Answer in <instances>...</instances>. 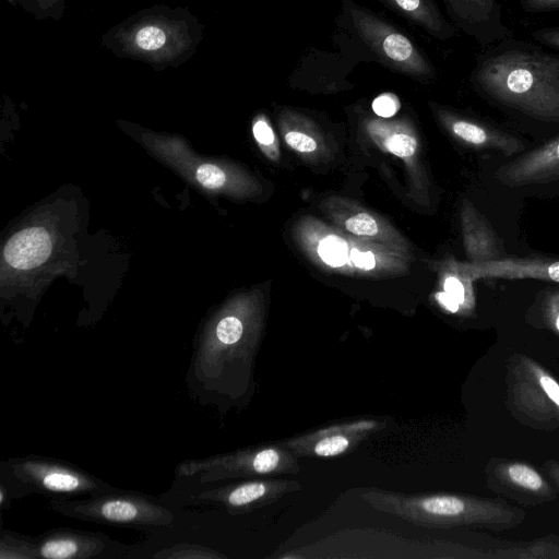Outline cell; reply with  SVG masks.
<instances>
[{
	"label": "cell",
	"mask_w": 559,
	"mask_h": 559,
	"mask_svg": "<svg viewBox=\"0 0 559 559\" xmlns=\"http://www.w3.org/2000/svg\"><path fill=\"white\" fill-rule=\"evenodd\" d=\"M489 100L545 122H559V53L504 39L481 53L471 73Z\"/></svg>",
	"instance_id": "cell-1"
},
{
	"label": "cell",
	"mask_w": 559,
	"mask_h": 559,
	"mask_svg": "<svg viewBox=\"0 0 559 559\" xmlns=\"http://www.w3.org/2000/svg\"><path fill=\"white\" fill-rule=\"evenodd\" d=\"M360 498L373 509L430 528L485 526L493 530L520 524L525 513L497 500L454 493H401L364 488Z\"/></svg>",
	"instance_id": "cell-2"
},
{
	"label": "cell",
	"mask_w": 559,
	"mask_h": 559,
	"mask_svg": "<svg viewBox=\"0 0 559 559\" xmlns=\"http://www.w3.org/2000/svg\"><path fill=\"white\" fill-rule=\"evenodd\" d=\"M0 506L31 493L53 498L99 495L114 489L108 483L78 466L38 455L13 457L0 465Z\"/></svg>",
	"instance_id": "cell-3"
},
{
	"label": "cell",
	"mask_w": 559,
	"mask_h": 559,
	"mask_svg": "<svg viewBox=\"0 0 559 559\" xmlns=\"http://www.w3.org/2000/svg\"><path fill=\"white\" fill-rule=\"evenodd\" d=\"M49 506L68 518L152 532L171 526L175 520L153 497L118 488L81 499L55 498Z\"/></svg>",
	"instance_id": "cell-4"
},
{
	"label": "cell",
	"mask_w": 559,
	"mask_h": 559,
	"mask_svg": "<svg viewBox=\"0 0 559 559\" xmlns=\"http://www.w3.org/2000/svg\"><path fill=\"white\" fill-rule=\"evenodd\" d=\"M342 4L348 25L381 64L421 81L435 78V67L407 35L353 0Z\"/></svg>",
	"instance_id": "cell-5"
},
{
	"label": "cell",
	"mask_w": 559,
	"mask_h": 559,
	"mask_svg": "<svg viewBox=\"0 0 559 559\" xmlns=\"http://www.w3.org/2000/svg\"><path fill=\"white\" fill-rule=\"evenodd\" d=\"M298 456L284 444L257 445L202 460H187L177 477H194L201 484L278 474H298Z\"/></svg>",
	"instance_id": "cell-6"
},
{
	"label": "cell",
	"mask_w": 559,
	"mask_h": 559,
	"mask_svg": "<svg viewBox=\"0 0 559 559\" xmlns=\"http://www.w3.org/2000/svg\"><path fill=\"white\" fill-rule=\"evenodd\" d=\"M121 50L152 63H165L177 59L191 45L185 22L167 17H147L117 33Z\"/></svg>",
	"instance_id": "cell-7"
},
{
	"label": "cell",
	"mask_w": 559,
	"mask_h": 559,
	"mask_svg": "<svg viewBox=\"0 0 559 559\" xmlns=\"http://www.w3.org/2000/svg\"><path fill=\"white\" fill-rule=\"evenodd\" d=\"M383 426L369 418L349 420L286 439L282 444L298 457H334L353 450Z\"/></svg>",
	"instance_id": "cell-8"
},
{
	"label": "cell",
	"mask_w": 559,
	"mask_h": 559,
	"mask_svg": "<svg viewBox=\"0 0 559 559\" xmlns=\"http://www.w3.org/2000/svg\"><path fill=\"white\" fill-rule=\"evenodd\" d=\"M300 488L293 479L253 478L204 490L194 499L224 508L230 514H240L271 504Z\"/></svg>",
	"instance_id": "cell-9"
},
{
	"label": "cell",
	"mask_w": 559,
	"mask_h": 559,
	"mask_svg": "<svg viewBox=\"0 0 559 559\" xmlns=\"http://www.w3.org/2000/svg\"><path fill=\"white\" fill-rule=\"evenodd\" d=\"M452 24L488 48L508 38L510 29L497 0H442Z\"/></svg>",
	"instance_id": "cell-10"
},
{
	"label": "cell",
	"mask_w": 559,
	"mask_h": 559,
	"mask_svg": "<svg viewBox=\"0 0 559 559\" xmlns=\"http://www.w3.org/2000/svg\"><path fill=\"white\" fill-rule=\"evenodd\" d=\"M504 186L520 188L559 178V136L521 154L497 170Z\"/></svg>",
	"instance_id": "cell-11"
},
{
	"label": "cell",
	"mask_w": 559,
	"mask_h": 559,
	"mask_svg": "<svg viewBox=\"0 0 559 559\" xmlns=\"http://www.w3.org/2000/svg\"><path fill=\"white\" fill-rule=\"evenodd\" d=\"M34 539L36 557L46 559H91L114 548V542L104 534L72 528L52 530Z\"/></svg>",
	"instance_id": "cell-12"
},
{
	"label": "cell",
	"mask_w": 559,
	"mask_h": 559,
	"mask_svg": "<svg viewBox=\"0 0 559 559\" xmlns=\"http://www.w3.org/2000/svg\"><path fill=\"white\" fill-rule=\"evenodd\" d=\"M471 278L540 280L559 283V260L549 258H500L459 266Z\"/></svg>",
	"instance_id": "cell-13"
},
{
	"label": "cell",
	"mask_w": 559,
	"mask_h": 559,
	"mask_svg": "<svg viewBox=\"0 0 559 559\" xmlns=\"http://www.w3.org/2000/svg\"><path fill=\"white\" fill-rule=\"evenodd\" d=\"M444 118L457 139L476 148L497 152L504 156H512L524 150L520 139L487 122L451 114Z\"/></svg>",
	"instance_id": "cell-14"
},
{
	"label": "cell",
	"mask_w": 559,
	"mask_h": 559,
	"mask_svg": "<svg viewBox=\"0 0 559 559\" xmlns=\"http://www.w3.org/2000/svg\"><path fill=\"white\" fill-rule=\"evenodd\" d=\"M379 1L436 39L448 40L457 35L459 29L444 17L435 0Z\"/></svg>",
	"instance_id": "cell-15"
},
{
	"label": "cell",
	"mask_w": 559,
	"mask_h": 559,
	"mask_svg": "<svg viewBox=\"0 0 559 559\" xmlns=\"http://www.w3.org/2000/svg\"><path fill=\"white\" fill-rule=\"evenodd\" d=\"M51 251V240L46 229L32 227L14 234L7 242L5 261L19 270H28L46 261Z\"/></svg>",
	"instance_id": "cell-16"
},
{
	"label": "cell",
	"mask_w": 559,
	"mask_h": 559,
	"mask_svg": "<svg viewBox=\"0 0 559 559\" xmlns=\"http://www.w3.org/2000/svg\"><path fill=\"white\" fill-rule=\"evenodd\" d=\"M466 249L473 263L502 258L501 240L491 224L472 205L464 212Z\"/></svg>",
	"instance_id": "cell-17"
},
{
	"label": "cell",
	"mask_w": 559,
	"mask_h": 559,
	"mask_svg": "<svg viewBox=\"0 0 559 559\" xmlns=\"http://www.w3.org/2000/svg\"><path fill=\"white\" fill-rule=\"evenodd\" d=\"M496 474L503 485L523 493L526 498L549 500L554 497L549 484L528 464L521 462L500 463Z\"/></svg>",
	"instance_id": "cell-18"
},
{
	"label": "cell",
	"mask_w": 559,
	"mask_h": 559,
	"mask_svg": "<svg viewBox=\"0 0 559 559\" xmlns=\"http://www.w3.org/2000/svg\"><path fill=\"white\" fill-rule=\"evenodd\" d=\"M0 558H37L35 539L13 532L2 531L0 539Z\"/></svg>",
	"instance_id": "cell-19"
},
{
	"label": "cell",
	"mask_w": 559,
	"mask_h": 559,
	"mask_svg": "<svg viewBox=\"0 0 559 559\" xmlns=\"http://www.w3.org/2000/svg\"><path fill=\"white\" fill-rule=\"evenodd\" d=\"M318 253L329 265L342 266L347 262L348 247L342 238L331 235L321 240Z\"/></svg>",
	"instance_id": "cell-20"
},
{
	"label": "cell",
	"mask_w": 559,
	"mask_h": 559,
	"mask_svg": "<svg viewBox=\"0 0 559 559\" xmlns=\"http://www.w3.org/2000/svg\"><path fill=\"white\" fill-rule=\"evenodd\" d=\"M159 558H221L224 557L217 552L211 551L202 546L180 544L169 549H165L155 555Z\"/></svg>",
	"instance_id": "cell-21"
},
{
	"label": "cell",
	"mask_w": 559,
	"mask_h": 559,
	"mask_svg": "<svg viewBox=\"0 0 559 559\" xmlns=\"http://www.w3.org/2000/svg\"><path fill=\"white\" fill-rule=\"evenodd\" d=\"M530 369L536 377L540 389L559 409V382L534 362L531 364Z\"/></svg>",
	"instance_id": "cell-22"
},
{
	"label": "cell",
	"mask_w": 559,
	"mask_h": 559,
	"mask_svg": "<svg viewBox=\"0 0 559 559\" xmlns=\"http://www.w3.org/2000/svg\"><path fill=\"white\" fill-rule=\"evenodd\" d=\"M198 181L205 188H221L226 180L225 173L213 164L201 165L195 173Z\"/></svg>",
	"instance_id": "cell-23"
},
{
	"label": "cell",
	"mask_w": 559,
	"mask_h": 559,
	"mask_svg": "<svg viewBox=\"0 0 559 559\" xmlns=\"http://www.w3.org/2000/svg\"><path fill=\"white\" fill-rule=\"evenodd\" d=\"M385 146L396 156L408 157L415 153L416 140L405 133H395L386 139Z\"/></svg>",
	"instance_id": "cell-24"
},
{
	"label": "cell",
	"mask_w": 559,
	"mask_h": 559,
	"mask_svg": "<svg viewBox=\"0 0 559 559\" xmlns=\"http://www.w3.org/2000/svg\"><path fill=\"white\" fill-rule=\"evenodd\" d=\"M348 231L359 236H373L378 233L376 221L367 213H358L345 222Z\"/></svg>",
	"instance_id": "cell-25"
},
{
	"label": "cell",
	"mask_w": 559,
	"mask_h": 559,
	"mask_svg": "<svg viewBox=\"0 0 559 559\" xmlns=\"http://www.w3.org/2000/svg\"><path fill=\"white\" fill-rule=\"evenodd\" d=\"M400 108L399 99L393 94H382L372 102V110L382 118L394 116Z\"/></svg>",
	"instance_id": "cell-26"
},
{
	"label": "cell",
	"mask_w": 559,
	"mask_h": 559,
	"mask_svg": "<svg viewBox=\"0 0 559 559\" xmlns=\"http://www.w3.org/2000/svg\"><path fill=\"white\" fill-rule=\"evenodd\" d=\"M532 38L540 46H546L559 51V26H547L535 29Z\"/></svg>",
	"instance_id": "cell-27"
},
{
	"label": "cell",
	"mask_w": 559,
	"mask_h": 559,
	"mask_svg": "<svg viewBox=\"0 0 559 559\" xmlns=\"http://www.w3.org/2000/svg\"><path fill=\"white\" fill-rule=\"evenodd\" d=\"M285 140L289 146L304 153L312 152L317 147V143L311 136L299 131L287 132Z\"/></svg>",
	"instance_id": "cell-28"
},
{
	"label": "cell",
	"mask_w": 559,
	"mask_h": 559,
	"mask_svg": "<svg viewBox=\"0 0 559 559\" xmlns=\"http://www.w3.org/2000/svg\"><path fill=\"white\" fill-rule=\"evenodd\" d=\"M521 9L526 13H546L559 11V0H519Z\"/></svg>",
	"instance_id": "cell-29"
},
{
	"label": "cell",
	"mask_w": 559,
	"mask_h": 559,
	"mask_svg": "<svg viewBox=\"0 0 559 559\" xmlns=\"http://www.w3.org/2000/svg\"><path fill=\"white\" fill-rule=\"evenodd\" d=\"M444 292L459 305L462 306L466 301L467 289L464 283L455 276H449L444 281Z\"/></svg>",
	"instance_id": "cell-30"
},
{
	"label": "cell",
	"mask_w": 559,
	"mask_h": 559,
	"mask_svg": "<svg viewBox=\"0 0 559 559\" xmlns=\"http://www.w3.org/2000/svg\"><path fill=\"white\" fill-rule=\"evenodd\" d=\"M253 135L255 140L263 144V145H270L274 141V133L271 129V127L264 121V120H258L253 124Z\"/></svg>",
	"instance_id": "cell-31"
},
{
	"label": "cell",
	"mask_w": 559,
	"mask_h": 559,
	"mask_svg": "<svg viewBox=\"0 0 559 559\" xmlns=\"http://www.w3.org/2000/svg\"><path fill=\"white\" fill-rule=\"evenodd\" d=\"M350 260L357 267L364 270H371L376 265L374 255L370 251L361 252L358 249H352Z\"/></svg>",
	"instance_id": "cell-32"
},
{
	"label": "cell",
	"mask_w": 559,
	"mask_h": 559,
	"mask_svg": "<svg viewBox=\"0 0 559 559\" xmlns=\"http://www.w3.org/2000/svg\"><path fill=\"white\" fill-rule=\"evenodd\" d=\"M548 312L554 326L559 332V294L551 297L548 304Z\"/></svg>",
	"instance_id": "cell-33"
},
{
	"label": "cell",
	"mask_w": 559,
	"mask_h": 559,
	"mask_svg": "<svg viewBox=\"0 0 559 559\" xmlns=\"http://www.w3.org/2000/svg\"><path fill=\"white\" fill-rule=\"evenodd\" d=\"M437 298L440 304L449 311L456 312L460 306L445 293H438Z\"/></svg>",
	"instance_id": "cell-34"
},
{
	"label": "cell",
	"mask_w": 559,
	"mask_h": 559,
	"mask_svg": "<svg viewBox=\"0 0 559 559\" xmlns=\"http://www.w3.org/2000/svg\"><path fill=\"white\" fill-rule=\"evenodd\" d=\"M545 469L547 471L550 478L556 484L557 488L559 489V463L554 461H548L545 463Z\"/></svg>",
	"instance_id": "cell-35"
}]
</instances>
